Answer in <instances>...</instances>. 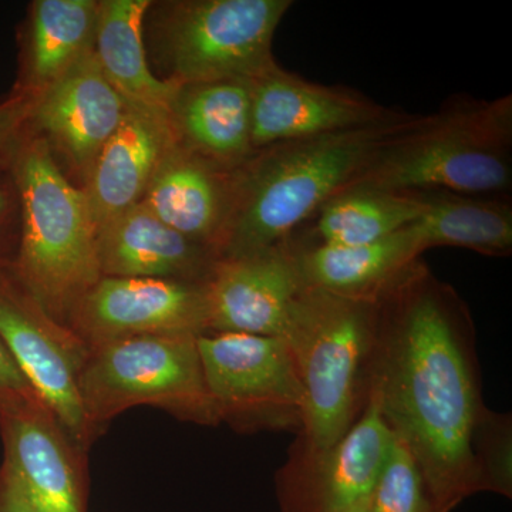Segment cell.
<instances>
[{
  "mask_svg": "<svg viewBox=\"0 0 512 512\" xmlns=\"http://www.w3.org/2000/svg\"><path fill=\"white\" fill-rule=\"evenodd\" d=\"M348 512H367V504L359 505V507L353 508V510Z\"/></svg>",
  "mask_w": 512,
  "mask_h": 512,
  "instance_id": "31",
  "label": "cell"
},
{
  "mask_svg": "<svg viewBox=\"0 0 512 512\" xmlns=\"http://www.w3.org/2000/svg\"><path fill=\"white\" fill-rule=\"evenodd\" d=\"M476 458L484 491L511 497V427L485 410L476 434Z\"/></svg>",
  "mask_w": 512,
  "mask_h": 512,
  "instance_id": "26",
  "label": "cell"
},
{
  "mask_svg": "<svg viewBox=\"0 0 512 512\" xmlns=\"http://www.w3.org/2000/svg\"><path fill=\"white\" fill-rule=\"evenodd\" d=\"M350 187L476 197L512 188V97H453L377 148Z\"/></svg>",
  "mask_w": 512,
  "mask_h": 512,
  "instance_id": "3",
  "label": "cell"
},
{
  "mask_svg": "<svg viewBox=\"0 0 512 512\" xmlns=\"http://www.w3.org/2000/svg\"><path fill=\"white\" fill-rule=\"evenodd\" d=\"M473 338L466 303L420 259L377 298L367 393L412 451L437 512L484 491Z\"/></svg>",
  "mask_w": 512,
  "mask_h": 512,
  "instance_id": "1",
  "label": "cell"
},
{
  "mask_svg": "<svg viewBox=\"0 0 512 512\" xmlns=\"http://www.w3.org/2000/svg\"><path fill=\"white\" fill-rule=\"evenodd\" d=\"M3 466L39 512H87L86 450L37 396L0 390Z\"/></svg>",
  "mask_w": 512,
  "mask_h": 512,
  "instance_id": "10",
  "label": "cell"
},
{
  "mask_svg": "<svg viewBox=\"0 0 512 512\" xmlns=\"http://www.w3.org/2000/svg\"><path fill=\"white\" fill-rule=\"evenodd\" d=\"M393 437L376 397L367 393L362 413L338 443L303 453L302 466L282 476V512H348L367 504Z\"/></svg>",
  "mask_w": 512,
  "mask_h": 512,
  "instance_id": "13",
  "label": "cell"
},
{
  "mask_svg": "<svg viewBox=\"0 0 512 512\" xmlns=\"http://www.w3.org/2000/svg\"><path fill=\"white\" fill-rule=\"evenodd\" d=\"M252 146L261 148L370 126L396 116L348 87L309 82L272 63L249 80Z\"/></svg>",
  "mask_w": 512,
  "mask_h": 512,
  "instance_id": "12",
  "label": "cell"
},
{
  "mask_svg": "<svg viewBox=\"0 0 512 512\" xmlns=\"http://www.w3.org/2000/svg\"><path fill=\"white\" fill-rule=\"evenodd\" d=\"M0 338L37 396L72 439L89 450L97 437L87 423L80 399L89 346L43 309L10 266L0 271Z\"/></svg>",
  "mask_w": 512,
  "mask_h": 512,
  "instance_id": "9",
  "label": "cell"
},
{
  "mask_svg": "<svg viewBox=\"0 0 512 512\" xmlns=\"http://www.w3.org/2000/svg\"><path fill=\"white\" fill-rule=\"evenodd\" d=\"M400 110L370 126L256 150L234 170L218 259L279 247L366 167L377 148L416 120Z\"/></svg>",
  "mask_w": 512,
  "mask_h": 512,
  "instance_id": "2",
  "label": "cell"
},
{
  "mask_svg": "<svg viewBox=\"0 0 512 512\" xmlns=\"http://www.w3.org/2000/svg\"><path fill=\"white\" fill-rule=\"evenodd\" d=\"M19 200L13 275L52 318L67 326L100 281L97 224L86 192L67 177L42 137L30 133L9 170Z\"/></svg>",
  "mask_w": 512,
  "mask_h": 512,
  "instance_id": "4",
  "label": "cell"
},
{
  "mask_svg": "<svg viewBox=\"0 0 512 512\" xmlns=\"http://www.w3.org/2000/svg\"><path fill=\"white\" fill-rule=\"evenodd\" d=\"M101 276L151 278L202 284L217 256L134 205L97 229Z\"/></svg>",
  "mask_w": 512,
  "mask_h": 512,
  "instance_id": "16",
  "label": "cell"
},
{
  "mask_svg": "<svg viewBox=\"0 0 512 512\" xmlns=\"http://www.w3.org/2000/svg\"><path fill=\"white\" fill-rule=\"evenodd\" d=\"M0 390L25 394V396H37L32 384L23 375L22 370H20L16 360L13 359L12 353L9 352L8 346L5 345L2 338H0Z\"/></svg>",
  "mask_w": 512,
  "mask_h": 512,
  "instance_id": "30",
  "label": "cell"
},
{
  "mask_svg": "<svg viewBox=\"0 0 512 512\" xmlns=\"http://www.w3.org/2000/svg\"><path fill=\"white\" fill-rule=\"evenodd\" d=\"M285 244L295 254L306 288L363 299L379 298L424 252L414 224L356 247Z\"/></svg>",
  "mask_w": 512,
  "mask_h": 512,
  "instance_id": "20",
  "label": "cell"
},
{
  "mask_svg": "<svg viewBox=\"0 0 512 512\" xmlns=\"http://www.w3.org/2000/svg\"><path fill=\"white\" fill-rule=\"evenodd\" d=\"M67 326L89 349L138 336L198 338L208 333L204 286L101 276L77 303Z\"/></svg>",
  "mask_w": 512,
  "mask_h": 512,
  "instance_id": "11",
  "label": "cell"
},
{
  "mask_svg": "<svg viewBox=\"0 0 512 512\" xmlns=\"http://www.w3.org/2000/svg\"><path fill=\"white\" fill-rule=\"evenodd\" d=\"M126 110V100L101 72L93 53L33 99L29 131L46 141L83 187Z\"/></svg>",
  "mask_w": 512,
  "mask_h": 512,
  "instance_id": "15",
  "label": "cell"
},
{
  "mask_svg": "<svg viewBox=\"0 0 512 512\" xmlns=\"http://www.w3.org/2000/svg\"><path fill=\"white\" fill-rule=\"evenodd\" d=\"M208 333L284 338L306 288L288 244L215 261L204 282Z\"/></svg>",
  "mask_w": 512,
  "mask_h": 512,
  "instance_id": "14",
  "label": "cell"
},
{
  "mask_svg": "<svg viewBox=\"0 0 512 512\" xmlns=\"http://www.w3.org/2000/svg\"><path fill=\"white\" fill-rule=\"evenodd\" d=\"M100 2L35 0L23 30L19 82L13 92L35 97L93 55Z\"/></svg>",
  "mask_w": 512,
  "mask_h": 512,
  "instance_id": "21",
  "label": "cell"
},
{
  "mask_svg": "<svg viewBox=\"0 0 512 512\" xmlns=\"http://www.w3.org/2000/svg\"><path fill=\"white\" fill-rule=\"evenodd\" d=\"M377 298L303 289L284 339L301 383L305 454L328 450L362 413L375 343Z\"/></svg>",
  "mask_w": 512,
  "mask_h": 512,
  "instance_id": "5",
  "label": "cell"
},
{
  "mask_svg": "<svg viewBox=\"0 0 512 512\" xmlns=\"http://www.w3.org/2000/svg\"><path fill=\"white\" fill-rule=\"evenodd\" d=\"M32 104V97L18 92L0 101V173L10 170L20 144L29 134Z\"/></svg>",
  "mask_w": 512,
  "mask_h": 512,
  "instance_id": "27",
  "label": "cell"
},
{
  "mask_svg": "<svg viewBox=\"0 0 512 512\" xmlns=\"http://www.w3.org/2000/svg\"><path fill=\"white\" fill-rule=\"evenodd\" d=\"M367 512H437L412 451L394 434Z\"/></svg>",
  "mask_w": 512,
  "mask_h": 512,
  "instance_id": "25",
  "label": "cell"
},
{
  "mask_svg": "<svg viewBox=\"0 0 512 512\" xmlns=\"http://www.w3.org/2000/svg\"><path fill=\"white\" fill-rule=\"evenodd\" d=\"M423 201L419 192L350 187L330 198L306 222L295 244L356 247L396 234L419 220Z\"/></svg>",
  "mask_w": 512,
  "mask_h": 512,
  "instance_id": "23",
  "label": "cell"
},
{
  "mask_svg": "<svg viewBox=\"0 0 512 512\" xmlns=\"http://www.w3.org/2000/svg\"><path fill=\"white\" fill-rule=\"evenodd\" d=\"M234 170H224L191 153L177 141L168 148L140 204L184 237L218 247L229 207Z\"/></svg>",
  "mask_w": 512,
  "mask_h": 512,
  "instance_id": "17",
  "label": "cell"
},
{
  "mask_svg": "<svg viewBox=\"0 0 512 512\" xmlns=\"http://www.w3.org/2000/svg\"><path fill=\"white\" fill-rule=\"evenodd\" d=\"M292 0H181L165 5L160 43L178 84L251 80L275 63L276 29Z\"/></svg>",
  "mask_w": 512,
  "mask_h": 512,
  "instance_id": "7",
  "label": "cell"
},
{
  "mask_svg": "<svg viewBox=\"0 0 512 512\" xmlns=\"http://www.w3.org/2000/svg\"><path fill=\"white\" fill-rule=\"evenodd\" d=\"M197 343L220 421L244 431L301 429V383L284 339L207 333Z\"/></svg>",
  "mask_w": 512,
  "mask_h": 512,
  "instance_id": "8",
  "label": "cell"
},
{
  "mask_svg": "<svg viewBox=\"0 0 512 512\" xmlns=\"http://www.w3.org/2000/svg\"><path fill=\"white\" fill-rule=\"evenodd\" d=\"M170 123L178 144L224 170L254 156L249 80L180 84Z\"/></svg>",
  "mask_w": 512,
  "mask_h": 512,
  "instance_id": "19",
  "label": "cell"
},
{
  "mask_svg": "<svg viewBox=\"0 0 512 512\" xmlns=\"http://www.w3.org/2000/svg\"><path fill=\"white\" fill-rule=\"evenodd\" d=\"M175 141L170 117L127 104L123 121L104 144L82 187L97 229L140 204Z\"/></svg>",
  "mask_w": 512,
  "mask_h": 512,
  "instance_id": "18",
  "label": "cell"
},
{
  "mask_svg": "<svg viewBox=\"0 0 512 512\" xmlns=\"http://www.w3.org/2000/svg\"><path fill=\"white\" fill-rule=\"evenodd\" d=\"M197 339L138 336L90 349L80 399L96 437L111 420L138 406L158 407L202 426L220 424Z\"/></svg>",
  "mask_w": 512,
  "mask_h": 512,
  "instance_id": "6",
  "label": "cell"
},
{
  "mask_svg": "<svg viewBox=\"0 0 512 512\" xmlns=\"http://www.w3.org/2000/svg\"><path fill=\"white\" fill-rule=\"evenodd\" d=\"M19 239V200L12 175L0 173V271L15 258Z\"/></svg>",
  "mask_w": 512,
  "mask_h": 512,
  "instance_id": "28",
  "label": "cell"
},
{
  "mask_svg": "<svg viewBox=\"0 0 512 512\" xmlns=\"http://www.w3.org/2000/svg\"><path fill=\"white\" fill-rule=\"evenodd\" d=\"M0 512H39L3 464H0Z\"/></svg>",
  "mask_w": 512,
  "mask_h": 512,
  "instance_id": "29",
  "label": "cell"
},
{
  "mask_svg": "<svg viewBox=\"0 0 512 512\" xmlns=\"http://www.w3.org/2000/svg\"><path fill=\"white\" fill-rule=\"evenodd\" d=\"M423 212L414 222L424 251L470 249L487 256L512 252V204L508 197H476L446 191L419 192Z\"/></svg>",
  "mask_w": 512,
  "mask_h": 512,
  "instance_id": "24",
  "label": "cell"
},
{
  "mask_svg": "<svg viewBox=\"0 0 512 512\" xmlns=\"http://www.w3.org/2000/svg\"><path fill=\"white\" fill-rule=\"evenodd\" d=\"M150 0H101L94 56L128 106L170 117L180 84L158 79L148 67L144 22Z\"/></svg>",
  "mask_w": 512,
  "mask_h": 512,
  "instance_id": "22",
  "label": "cell"
}]
</instances>
